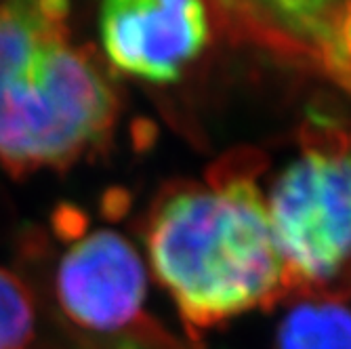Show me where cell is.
Returning a JSON list of instances; mask_svg holds the SVG:
<instances>
[{
	"label": "cell",
	"mask_w": 351,
	"mask_h": 349,
	"mask_svg": "<svg viewBox=\"0 0 351 349\" xmlns=\"http://www.w3.org/2000/svg\"><path fill=\"white\" fill-rule=\"evenodd\" d=\"M68 17L63 0L0 5V169L15 179L68 171L114 135L118 91Z\"/></svg>",
	"instance_id": "1"
},
{
	"label": "cell",
	"mask_w": 351,
	"mask_h": 349,
	"mask_svg": "<svg viewBox=\"0 0 351 349\" xmlns=\"http://www.w3.org/2000/svg\"><path fill=\"white\" fill-rule=\"evenodd\" d=\"M143 238L152 276L191 324L226 322L291 287L265 194L244 173L167 187Z\"/></svg>",
	"instance_id": "2"
},
{
	"label": "cell",
	"mask_w": 351,
	"mask_h": 349,
	"mask_svg": "<svg viewBox=\"0 0 351 349\" xmlns=\"http://www.w3.org/2000/svg\"><path fill=\"white\" fill-rule=\"evenodd\" d=\"M265 204L291 287H324L351 269V147L303 149Z\"/></svg>",
	"instance_id": "3"
},
{
	"label": "cell",
	"mask_w": 351,
	"mask_h": 349,
	"mask_svg": "<svg viewBox=\"0 0 351 349\" xmlns=\"http://www.w3.org/2000/svg\"><path fill=\"white\" fill-rule=\"evenodd\" d=\"M99 34L108 63L147 82H175L210 40L208 7L196 0H112Z\"/></svg>",
	"instance_id": "4"
},
{
	"label": "cell",
	"mask_w": 351,
	"mask_h": 349,
	"mask_svg": "<svg viewBox=\"0 0 351 349\" xmlns=\"http://www.w3.org/2000/svg\"><path fill=\"white\" fill-rule=\"evenodd\" d=\"M147 267L139 250L112 230L76 240L55 274V297L76 326L93 333H118L143 313Z\"/></svg>",
	"instance_id": "5"
},
{
	"label": "cell",
	"mask_w": 351,
	"mask_h": 349,
	"mask_svg": "<svg viewBox=\"0 0 351 349\" xmlns=\"http://www.w3.org/2000/svg\"><path fill=\"white\" fill-rule=\"evenodd\" d=\"M278 349H351V307L341 301H303L286 313Z\"/></svg>",
	"instance_id": "6"
},
{
	"label": "cell",
	"mask_w": 351,
	"mask_h": 349,
	"mask_svg": "<svg viewBox=\"0 0 351 349\" xmlns=\"http://www.w3.org/2000/svg\"><path fill=\"white\" fill-rule=\"evenodd\" d=\"M34 328V295L17 274L0 267V349H29Z\"/></svg>",
	"instance_id": "7"
},
{
	"label": "cell",
	"mask_w": 351,
	"mask_h": 349,
	"mask_svg": "<svg viewBox=\"0 0 351 349\" xmlns=\"http://www.w3.org/2000/svg\"><path fill=\"white\" fill-rule=\"evenodd\" d=\"M88 219L74 204H59L53 213V234L59 240H80L86 236Z\"/></svg>",
	"instance_id": "8"
}]
</instances>
